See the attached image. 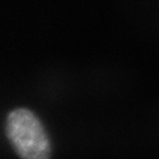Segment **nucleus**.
Returning a JSON list of instances; mask_svg holds the SVG:
<instances>
[{
    "mask_svg": "<svg viewBox=\"0 0 159 159\" xmlns=\"http://www.w3.org/2000/svg\"><path fill=\"white\" fill-rule=\"evenodd\" d=\"M6 134L14 152L20 158L51 157V142L44 126L29 109L16 108L8 113Z\"/></svg>",
    "mask_w": 159,
    "mask_h": 159,
    "instance_id": "f257e3e1",
    "label": "nucleus"
}]
</instances>
